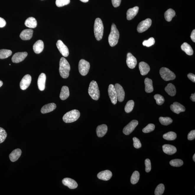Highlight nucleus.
Listing matches in <instances>:
<instances>
[{"instance_id": "nucleus-15", "label": "nucleus", "mask_w": 195, "mask_h": 195, "mask_svg": "<svg viewBox=\"0 0 195 195\" xmlns=\"http://www.w3.org/2000/svg\"><path fill=\"white\" fill-rule=\"evenodd\" d=\"M126 62L128 67L131 69L135 68L137 64L136 58L131 53H128L127 55Z\"/></svg>"}, {"instance_id": "nucleus-8", "label": "nucleus", "mask_w": 195, "mask_h": 195, "mask_svg": "<svg viewBox=\"0 0 195 195\" xmlns=\"http://www.w3.org/2000/svg\"><path fill=\"white\" fill-rule=\"evenodd\" d=\"M152 24V21L150 19H147L140 22L137 27V31L141 33L146 31L150 27Z\"/></svg>"}, {"instance_id": "nucleus-31", "label": "nucleus", "mask_w": 195, "mask_h": 195, "mask_svg": "<svg viewBox=\"0 0 195 195\" xmlns=\"http://www.w3.org/2000/svg\"><path fill=\"white\" fill-rule=\"evenodd\" d=\"M165 92L168 95L171 96H174L176 94V90L175 86L171 83H169L165 88Z\"/></svg>"}, {"instance_id": "nucleus-6", "label": "nucleus", "mask_w": 195, "mask_h": 195, "mask_svg": "<svg viewBox=\"0 0 195 195\" xmlns=\"http://www.w3.org/2000/svg\"><path fill=\"white\" fill-rule=\"evenodd\" d=\"M160 74L161 77L165 81L173 80L176 78L174 73L167 68L162 67L161 68Z\"/></svg>"}, {"instance_id": "nucleus-40", "label": "nucleus", "mask_w": 195, "mask_h": 195, "mask_svg": "<svg viewBox=\"0 0 195 195\" xmlns=\"http://www.w3.org/2000/svg\"><path fill=\"white\" fill-rule=\"evenodd\" d=\"M165 187L162 183L159 184L156 188L155 191V195H162L163 194L165 191Z\"/></svg>"}, {"instance_id": "nucleus-33", "label": "nucleus", "mask_w": 195, "mask_h": 195, "mask_svg": "<svg viewBox=\"0 0 195 195\" xmlns=\"http://www.w3.org/2000/svg\"><path fill=\"white\" fill-rule=\"evenodd\" d=\"M175 12L173 9H170L167 10L165 14V20L168 22H170L172 18L175 16Z\"/></svg>"}, {"instance_id": "nucleus-30", "label": "nucleus", "mask_w": 195, "mask_h": 195, "mask_svg": "<svg viewBox=\"0 0 195 195\" xmlns=\"http://www.w3.org/2000/svg\"><path fill=\"white\" fill-rule=\"evenodd\" d=\"M144 84H145V90L146 92L147 93H150L154 90V88L153 87L152 81V79L146 78L144 79Z\"/></svg>"}, {"instance_id": "nucleus-27", "label": "nucleus", "mask_w": 195, "mask_h": 195, "mask_svg": "<svg viewBox=\"0 0 195 195\" xmlns=\"http://www.w3.org/2000/svg\"><path fill=\"white\" fill-rule=\"evenodd\" d=\"M56 107V104L54 103H50L44 105L41 109L42 113H46L53 111Z\"/></svg>"}, {"instance_id": "nucleus-5", "label": "nucleus", "mask_w": 195, "mask_h": 195, "mask_svg": "<svg viewBox=\"0 0 195 195\" xmlns=\"http://www.w3.org/2000/svg\"><path fill=\"white\" fill-rule=\"evenodd\" d=\"M89 95L93 100H97L100 97V92L98 85L95 81H91L88 89Z\"/></svg>"}, {"instance_id": "nucleus-19", "label": "nucleus", "mask_w": 195, "mask_h": 195, "mask_svg": "<svg viewBox=\"0 0 195 195\" xmlns=\"http://www.w3.org/2000/svg\"><path fill=\"white\" fill-rule=\"evenodd\" d=\"M162 150L165 153L169 155H172L177 152V149L175 146L170 144H164L162 146Z\"/></svg>"}, {"instance_id": "nucleus-55", "label": "nucleus", "mask_w": 195, "mask_h": 195, "mask_svg": "<svg viewBox=\"0 0 195 195\" xmlns=\"http://www.w3.org/2000/svg\"><path fill=\"white\" fill-rule=\"evenodd\" d=\"M3 83L2 81L0 80V87H1L2 86Z\"/></svg>"}, {"instance_id": "nucleus-48", "label": "nucleus", "mask_w": 195, "mask_h": 195, "mask_svg": "<svg viewBox=\"0 0 195 195\" xmlns=\"http://www.w3.org/2000/svg\"><path fill=\"white\" fill-rule=\"evenodd\" d=\"M195 138V130H192L190 131L188 135V139L189 140L191 141L194 140Z\"/></svg>"}, {"instance_id": "nucleus-50", "label": "nucleus", "mask_w": 195, "mask_h": 195, "mask_svg": "<svg viewBox=\"0 0 195 195\" xmlns=\"http://www.w3.org/2000/svg\"><path fill=\"white\" fill-rule=\"evenodd\" d=\"M188 77L192 82H195V76L194 74L190 73L188 74Z\"/></svg>"}, {"instance_id": "nucleus-12", "label": "nucleus", "mask_w": 195, "mask_h": 195, "mask_svg": "<svg viewBox=\"0 0 195 195\" xmlns=\"http://www.w3.org/2000/svg\"><path fill=\"white\" fill-rule=\"evenodd\" d=\"M32 81L31 76L29 74H26L23 77L20 82V87L22 90H25L28 87Z\"/></svg>"}, {"instance_id": "nucleus-18", "label": "nucleus", "mask_w": 195, "mask_h": 195, "mask_svg": "<svg viewBox=\"0 0 195 195\" xmlns=\"http://www.w3.org/2000/svg\"><path fill=\"white\" fill-rule=\"evenodd\" d=\"M62 183L65 186H68L70 189H74L78 186L77 182L71 178H65L63 179Z\"/></svg>"}, {"instance_id": "nucleus-44", "label": "nucleus", "mask_w": 195, "mask_h": 195, "mask_svg": "<svg viewBox=\"0 0 195 195\" xmlns=\"http://www.w3.org/2000/svg\"><path fill=\"white\" fill-rule=\"evenodd\" d=\"M155 43V39L153 37L150 38L148 40H144L143 42V45L144 46L149 47L152 46Z\"/></svg>"}, {"instance_id": "nucleus-53", "label": "nucleus", "mask_w": 195, "mask_h": 195, "mask_svg": "<svg viewBox=\"0 0 195 195\" xmlns=\"http://www.w3.org/2000/svg\"><path fill=\"white\" fill-rule=\"evenodd\" d=\"M191 100L193 102H195V94H191V96L190 97Z\"/></svg>"}, {"instance_id": "nucleus-46", "label": "nucleus", "mask_w": 195, "mask_h": 195, "mask_svg": "<svg viewBox=\"0 0 195 195\" xmlns=\"http://www.w3.org/2000/svg\"><path fill=\"white\" fill-rule=\"evenodd\" d=\"M133 140L134 147L136 149L140 148L142 146V144H141L139 140L136 137L133 138Z\"/></svg>"}, {"instance_id": "nucleus-49", "label": "nucleus", "mask_w": 195, "mask_h": 195, "mask_svg": "<svg viewBox=\"0 0 195 195\" xmlns=\"http://www.w3.org/2000/svg\"><path fill=\"white\" fill-rule=\"evenodd\" d=\"M121 0H112V3L114 7H118L121 4Z\"/></svg>"}, {"instance_id": "nucleus-11", "label": "nucleus", "mask_w": 195, "mask_h": 195, "mask_svg": "<svg viewBox=\"0 0 195 195\" xmlns=\"http://www.w3.org/2000/svg\"><path fill=\"white\" fill-rule=\"evenodd\" d=\"M56 46L60 53L63 56L66 57L69 54V50L66 45L61 40H58L56 43Z\"/></svg>"}, {"instance_id": "nucleus-29", "label": "nucleus", "mask_w": 195, "mask_h": 195, "mask_svg": "<svg viewBox=\"0 0 195 195\" xmlns=\"http://www.w3.org/2000/svg\"><path fill=\"white\" fill-rule=\"evenodd\" d=\"M25 25L29 28H35L37 26V20L33 17H29L26 20Z\"/></svg>"}, {"instance_id": "nucleus-2", "label": "nucleus", "mask_w": 195, "mask_h": 195, "mask_svg": "<svg viewBox=\"0 0 195 195\" xmlns=\"http://www.w3.org/2000/svg\"><path fill=\"white\" fill-rule=\"evenodd\" d=\"M104 27L101 19L97 18L95 19L94 25V35L97 40H102L103 36Z\"/></svg>"}, {"instance_id": "nucleus-26", "label": "nucleus", "mask_w": 195, "mask_h": 195, "mask_svg": "<svg viewBox=\"0 0 195 195\" xmlns=\"http://www.w3.org/2000/svg\"><path fill=\"white\" fill-rule=\"evenodd\" d=\"M108 127L106 125L102 124L97 126L96 129L97 135L99 137H103L107 132Z\"/></svg>"}, {"instance_id": "nucleus-16", "label": "nucleus", "mask_w": 195, "mask_h": 195, "mask_svg": "<svg viewBox=\"0 0 195 195\" xmlns=\"http://www.w3.org/2000/svg\"><path fill=\"white\" fill-rule=\"evenodd\" d=\"M170 108L173 113L177 114L184 112L185 110L184 106L177 102H174L172 105H170Z\"/></svg>"}, {"instance_id": "nucleus-24", "label": "nucleus", "mask_w": 195, "mask_h": 195, "mask_svg": "<svg viewBox=\"0 0 195 195\" xmlns=\"http://www.w3.org/2000/svg\"><path fill=\"white\" fill-rule=\"evenodd\" d=\"M22 153V150L20 149H17L14 150L9 155L10 160L12 162L16 161L20 157Z\"/></svg>"}, {"instance_id": "nucleus-3", "label": "nucleus", "mask_w": 195, "mask_h": 195, "mask_svg": "<svg viewBox=\"0 0 195 195\" xmlns=\"http://www.w3.org/2000/svg\"><path fill=\"white\" fill-rule=\"evenodd\" d=\"M119 32L114 24H112L111 31L108 37V42L110 46L113 47L118 43Z\"/></svg>"}, {"instance_id": "nucleus-54", "label": "nucleus", "mask_w": 195, "mask_h": 195, "mask_svg": "<svg viewBox=\"0 0 195 195\" xmlns=\"http://www.w3.org/2000/svg\"><path fill=\"white\" fill-rule=\"evenodd\" d=\"M80 1L84 3H87L89 1V0H80Z\"/></svg>"}, {"instance_id": "nucleus-41", "label": "nucleus", "mask_w": 195, "mask_h": 195, "mask_svg": "<svg viewBox=\"0 0 195 195\" xmlns=\"http://www.w3.org/2000/svg\"><path fill=\"white\" fill-rule=\"evenodd\" d=\"M154 98L155 99L157 103L159 105H162L165 102V100L164 97L160 94H155L154 95Z\"/></svg>"}, {"instance_id": "nucleus-23", "label": "nucleus", "mask_w": 195, "mask_h": 195, "mask_svg": "<svg viewBox=\"0 0 195 195\" xmlns=\"http://www.w3.org/2000/svg\"><path fill=\"white\" fill-rule=\"evenodd\" d=\"M139 68L141 74L142 76L147 74L150 71L149 65L144 62H141L139 63Z\"/></svg>"}, {"instance_id": "nucleus-52", "label": "nucleus", "mask_w": 195, "mask_h": 195, "mask_svg": "<svg viewBox=\"0 0 195 195\" xmlns=\"http://www.w3.org/2000/svg\"><path fill=\"white\" fill-rule=\"evenodd\" d=\"M191 38L192 40L194 42H195V30H193L191 32Z\"/></svg>"}, {"instance_id": "nucleus-14", "label": "nucleus", "mask_w": 195, "mask_h": 195, "mask_svg": "<svg viewBox=\"0 0 195 195\" xmlns=\"http://www.w3.org/2000/svg\"><path fill=\"white\" fill-rule=\"evenodd\" d=\"M115 87L117 97L118 101L122 102L124 100L125 92L123 87L119 84H115Z\"/></svg>"}, {"instance_id": "nucleus-37", "label": "nucleus", "mask_w": 195, "mask_h": 195, "mask_svg": "<svg viewBox=\"0 0 195 195\" xmlns=\"http://www.w3.org/2000/svg\"><path fill=\"white\" fill-rule=\"evenodd\" d=\"M139 173L137 171H135L133 172L131 176V181L132 184H135L139 181Z\"/></svg>"}, {"instance_id": "nucleus-22", "label": "nucleus", "mask_w": 195, "mask_h": 195, "mask_svg": "<svg viewBox=\"0 0 195 195\" xmlns=\"http://www.w3.org/2000/svg\"><path fill=\"white\" fill-rule=\"evenodd\" d=\"M46 79V75L44 73H42L39 76L38 86L39 90L40 91H43L45 90Z\"/></svg>"}, {"instance_id": "nucleus-38", "label": "nucleus", "mask_w": 195, "mask_h": 195, "mask_svg": "<svg viewBox=\"0 0 195 195\" xmlns=\"http://www.w3.org/2000/svg\"><path fill=\"white\" fill-rule=\"evenodd\" d=\"M134 105V102L133 100H130L126 103L125 107V110L126 113H129L133 110Z\"/></svg>"}, {"instance_id": "nucleus-4", "label": "nucleus", "mask_w": 195, "mask_h": 195, "mask_svg": "<svg viewBox=\"0 0 195 195\" xmlns=\"http://www.w3.org/2000/svg\"><path fill=\"white\" fill-rule=\"evenodd\" d=\"M80 113L79 110H74L67 112L63 116V121L66 123L74 122L77 120L80 116Z\"/></svg>"}, {"instance_id": "nucleus-51", "label": "nucleus", "mask_w": 195, "mask_h": 195, "mask_svg": "<svg viewBox=\"0 0 195 195\" xmlns=\"http://www.w3.org/2000/svg\"><path fill=\"white\" fill-rule=\"evenodd\" d=\"M6 21L2 18L0 17V27H3L6 26Z\"/></svg>"}, {"instance_id": "nucleus-7", "label": "nucleus", "mask_w": 195, "mask_h": 195, "mask_svg": "<svg viewBox=\"0 0 195 195\" xmlns=\"http://www.w3.org/2000/svg\"><path fill=\"white\" fill-rule=\"evenodd\" d=\"M90 68V63L84 59H81L79 61V69L81 75H87Z\"/></svg>"}, {"instance_id": "nucleus-28", "label": "nucleus", "mask_w": 195, "mask_h": 195, "mask_svg": "<svg viewBox=\"0 0 195 195\" xmlns=\"http://www.w3.org/2000/svg\"><path fill=\"white\" fill-rule=\"evenodd\" d=\"M69 96V88L67 86H63L61 88L60 98L62 100H65L67 99Z\"/></svg>"}, {"instance_id": "nucleus-13", "label": "nucleus", "mask_w": 195, "mask_h": 195, "mask_svg": "<svg viewBox=\"0 0 195 195\" xmlns=\"http://www.w3.org/2000/svg\"><path fill=\"white\" fill-rule=\"evenodd\" d=\"M27 52H19L14 53L12 58V61L13 63H19L23 61L26 57L27 56Z\"/></svg>"}, {"instance_id": "nucleus-1", "label": "nucleus", "mask_w": 195, "mask_h": 195, "mask_svg": "<svg viewBox=\"0 0 195 195\" xmlns=\"http://www.w3.org/2000/svg\"><path fill=\"white\" fill-rule=\"evenodd\" d=\"M70 69V66L67 60L64 57L61 58L60 59L59 69L61 77L64 79H66L69 77Z\"/></svg>"}, {"instance_id": "nucleus-47", "label": "nucleus", "mask_w": 195, "mask_h": 195, "mask_svg": "<svg viewBox=\"0 0 195 195\" xmlns=\"http://www.w3.org/2000/svg\"><path fill=\"white\" fill-rule=\"evenodd\" d=\"M145 170L146 172H148L150 171L151 170V163L150 160L149 159H146L145 160Z\"/></svg>"}, {"instance_id": "nucleus-32", "label": "nucleus", "mask_w": 195, "mask_h": 195, "mask_svg": "<svg viewBox=\"0 0 195 195\" xmlns=\"http://www.w3.org/2000/svg\"><path fill=\"white\" fill-rule=\"evenodd\" d=\"M182 50L184 51L188 55H192L193 53V51L192 48L191 46L186 42L183 43L181 46Z\"/></svg>"}, {"instance_id": "nucleus-25", "label": "nucleus", "mask_w": 195, "mask_h": 195, "mask_svg": "<svg viewBox=\"0 0 195 195\" xmlns=\"http://www.w3.org/2000/svg\"><path fill=\"white\" fill-rule=\"evenodd\" d=\"M44 49V43L41 40H39L36 42L33 46L34 52L37 54L41 53Z\"/></svg>"}, {"instance_id": "nucleus-56", "label": "nucleus", "mask_w": 195, "mask_h": 195, "mask_svg": "<svg viewBox=\"0 0 195 195\" xmlns=\"http://www.w3.org/2000/svg\"><path fill=\"white\" fill-rule=\"evenodd\" d=\"M193 160L194 162H195V154L193 156Z\"/></svg>"}, {"instance_id": "nucleus-17", "label": "nucleus", "mask_w": 195, "mask_h": 195, "mask_svg": "<svg viewBox=\"0 0 195 195\" xmlns=\"http://www.w3.org/2000/svg\"><path fill=\"white\" fill-rule=\"evenodd\" d=\"M113 174L109 170H106L99 172L98 174L97 177L100 180L108 181L111 178Z\"/></svg>"}, {"instance_id": "nucleus-42", "label": "nucleus", "mask_w": 195, "mask_h": 195, "mask_svg": "<svg viewBox=\"0 0 195 195\" xmlns=\"http://www.w3.org/2000/svg\"><path fill=\"white\" fill-rule=\"evenodd\" d=\"M7 136V133L3 128L0 127V144L5 141Z\"/></svg>"}, {"instance_id": "nucleus-21", "label": "nucleus", "mask_w": 195, "mask_h": 195, "mask_svg": "<svg viewBox=\"0 0 195 195\" xmlns=\"http://www.w3.org/2000/svg\"><path fill=\"white\" fill-rule=\"evenodd\" d=\"M139 11V7L137 6H134V7L128 9L126 13L127 19L128 20H131L134 18L138 14Z\"/></svg>"}, {"instance_id": "nucleus-9", "label": "nucleus", "mask_w": 195, "mask_h": 195, "mask_svg": "<svg viewBox=\"0 0 195 195\" xmlns=\"http://www.w3.org/2000/svg\"><path fill=\"white\" fill-rule=\"evenodd\" d=\"M138 124L139 122L137 120H132L124 128L123 133L126 135H128L134 131Z\"/></svg>"}, {"instance_id": "nucleus-20", "label": "nucleus", "mask_w": 195, "mask_h": 195, "mask_svg": "<svg viewBox=\"0 0 195 195\" xmlns=\"http://www.w3.org/2000/svg\"><path fill=\"white\" fill-rule=\"evenodd\" d=\"M33 31L31 29H25L21 32L20 37L23 40H30L32 38Z\"/></svg>"}, {"instance_id": "nucleus-35", "label": "nucleus", "mask_w": 195, "mask_h": 195, "mask_svg": "<svg viewBox=\"0 0 195 195\" xmlns=\"http://www.w3.org/2000/svg\"><path fill=\"white\" fill-rule=\"evenodd\" d=\"M12 54V52L10 50L1 49L0 50V58L4 59L9 57Z\"/></svg>"}, {"instance_id": "nucleus-36", "label": "nucleus", "mask_w": 195, "mask_h": 195, "mask_svg": "<svg viewBox=\"0 0 195 195\" xmlns=\"http://www.w3.org/2000/svg\"><path fill=\"white\" fill-rule=\"evenodd\" d=\"M159 121L164 126H168L173 122V120L169 117H160L159 118Z\"/></svg>"}, {"instance_id": "nucleus-45", "label": "nucleus", "mask_w": 195, "mask_h": 195, "mask_svg": "<svg viewBox=\"0 0 195 195\" xmlns=\"http://www.w3.org/2000/svg\"><path fill=\"white\" fill-rule=\"evenodd\" d=\"M70 2V0H56V4L58 7L67 5Z\"/></svg>"}, {"instance_id": "nucleus-10", "label": "nucleus", "mask_w": 195, "mask_h": 195, "mask_svg": "<svg viewBox=\"0 0 195 195\" xmlns=\"http://www.w3.org/2000/svg\"><path fill=\"white\" fill-rule=\"evenodd\" d=\"M108 93L112 103L116 105L118 100V97L115 86L113 84H110L109 86Z\"/></svg>"}, {"instance_id": "nucleus-34", "label": "nucleus", "mask_w": 195, "mask_h": 195, "mask_svg": "<svg viewBox=\"0 0 195 195\" xmlns=\"http://www.w3.org/2000/svg\"><path fill=\"white\" fill-rule=\"evenodd\" d=\"M176 137V133L173 131H170L164 134L163 136V139L168 141L174 140Z\"/></svg>"}, {"instance_id": "nucleus-43", "label": "nucleus", "mask_w": 195, "mask_h": 195, "mask_svg": "<svg viewBox=\"0 0 195 195\" xmlns=\"http://www.w3.org/2000/svg\"><path fill=\"white\" fill-rule=\"evenodd\" d=\"M155 128V125L152 124H149L143 129L142 131L144 133H149L153 131Z\"/></svg>"}, {"instance_id": "nucleus-39", "label": "nucleus", "mask_w": 195, "mask_h": 195, "mask_svg": "<svg viewBox=\"0 0 195 195\" xmlns=\"http://www.w3.org/2000/svg\"><path fill=\"white\" fill-rule=\"evenodd\" d=\"M170 165L175 167H181L183 165V161L180 159H175L170 161Z\"/></svg>"}]
</instances>
